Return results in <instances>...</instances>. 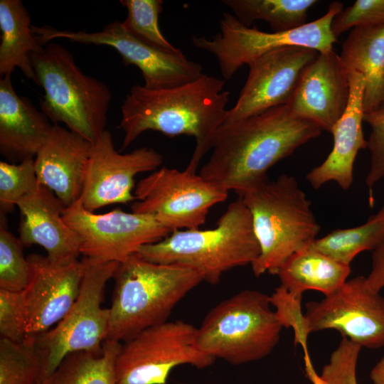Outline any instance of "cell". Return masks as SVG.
Segmentation results:
<instances>
[{"instance_id":"obj_21","label":"cell","mask_w":384,"mask_h":384,"mask_svg":"<svg viewBox=\"0 0 384 384\" xmlns=\"http://www.w3.org/2000/svg\"><path fill=\"white\" fill-rule=\"evenodd\" d=\"M350 97L346 110L334 127L331 151L319 166L306 174V180L314 189L329 181L336 182L347 191L353 181V164L361 149L367 148L363 132V98L365 78L358 72H350Z\"/></svg>"},{"instance_id":"obj_35","label":"cell","mask_w":384,"mask_h":384,"mask_svg":"<svg viewBox=\"0 0 384 384\" xmlns=\"http://www.w3.org/2000/svg\"><path fill=\"white\" fill-rule=\"evenodd\" d=\"M1 338L23 343L27 338L26 314L22 292L0 289Z\"/></svg>"},{"instance_id":"obj_17","label":"cell","mask_w":384,"mask_h":384,"mask_svg":"<svg viewBox=\"0 0 384 384\" xmlns=\"http://www.w3.org/2000/svg\"><path fill=\"white\" fill-rule=\"evenodd\" d=\"M31 276L22 291L26 314L27 336L36 337L50 329L68 313L77 299L84 266L78 259L53 262L46 256H27Z\"/></svg>"},{"instance_id":"obj_20","label":"cell","mask_w":384,"mask_h":384,"mask_svg":"<svg viewBox=\"0 0 384 384\" xmlns=\"http://www.w3.org/2000/svg\"><path fill=\"white\" fill-rule=\"evenodd\" d=\"M91 146L78 134L53 124L34 159L39 183L51 190L65 207L80 197Z\"/></svg>"},{"instance_id":"obj_28","label":"cell","mask_w":384,"mask_h":384,"mask_svg":"<svg viewBox=\"0 0 384 384\" xmlns=\"http://www.w3.org/2000/svg\"><path fill=\"white\" fill-rule=\"evenodd\" d=\"M384 240V206L356 227L337 229L316 238L311 246L332 259L350 265L361 252L373 251Z\"/></svg>"},{"instance_id":"obj_11","label":"cell","mask_w":384,"mask_h":384,"mask_svg":"<svg viewBox=\"0 0 384 384\" xmlns=\"http://www.w3.org/2000/svg\"><path fill=\"white\" fill-rule=\"evenodd\" d=\"M228 192L199 174L163 166L139 181L132 212L154 216L171 233L199 229L210 208L225 201Z\"/></svg>"},{"instance_id":"obj_24","label":"cell","mask_w":384,"mask_h":384,"mask_svg":"<svg viewBox=\"0 0 384 384\" xmlns=\"http://www.w3.org/2000/svg\"><path fill=\"white\" fill-rule=\"evenodd\" d=\"M350 265L339 262L314 248L311 245L290 255L279 267L280 286L292 295L302 298L307 290L329 295L346 281Z\"/></svg>"},{"instance_id":"obj_4","label":"cell","mask_w":384,"mask_h":384,"mask_svg":"<svg viewBox=\"0 0 384 384\" xmlns=\"http://www.w3.org/2000/svg\"><path fill=\"white\" fill-rule=\"evenodd\" d=\"M251 213L240 197L230 203L209 230H179L142 246L137 254L149 262L176 265L198 272L216 284L225 272L252 265L260 255Z\"/></svg>"},{"instance_id":"obj_34","label":"cell","mask_w":384,"mask_h":384,"mask_svg":"<svg viewBox=\"0 0 384 384\" xmlns=\"http://www.w3.org/2000/svg\"><path fill=\"white\" fill-rule=\"evenodd\" d=\"M362 347L342 337L319 375L324 384H358L356 367Z\"/></svg>"},{"instance_id":"obj_32","label":"cell","mask_w":384,"mask_h":384,"mask_svg":"<svg viewBox=\"0 0 384 384\" xmlns=\"http://www.w3.org/2000/svg\"><path fill=\"white\" fill-rule=\"evenodd\" d=\"M40 185L36 173L34 159H27L18 164L1 161V213L11 211L20 199L35 191Z\"/></svg>"},{"instance_id":"obj_37","label":"cell","mask_w":384,"mask_h":384,"mask_svg":"<svg viewBox=\"0 0 384 384\" xmlns=\"http://www.w3.org/2000/svg\"><path fill=\"white\" fill-rule=\"evenodd\" d=\"M363 122L371 128L367 139L370 165L366 178V186L371 188L384 178V105L375 111L364 113Z\"/></svg>"},{"instance_id":"obj_10","label":"cell","mask_w":384,"mask_h":384,"mask_svg":"<svg viewBox=\"0 0 384 384\" xmlns=\"http://www.w3.org/2000/svg\"><path fill=\"white\" fill-rule=\"evenodd\" d=\"M215 361L199 348L197 328L181 320L167 321L122 343L115 362L116 384H166L178 366L202 369Z\"/></svg>"},{"instance_id":"obj_7","label":"cell","mask_w":384,"mask_h":384,"mask_svg":"<svg viewBox=\"0 0 384 384\" xmlns=\"http://www.w3.org/2000/svg\"><path fill=\"white\" fill-rule=\"evenodd\" d=\"M283 326L270 296L244 289L212 308L197 328L199 348L232 365L260 360L272 353Z\"/></svg>"},{"instance_id":"obj_5","label":"cell","mask_w":384,"mask_h":384,"mask_svg":"<svg viewBox=\"0 0 384 384\" xmlns=\"http://www.w3.org/2000/svg\"><path fill=\"white\" fill-rule=\"evenodd\" d=\"M238 196L251 213L260 245V255L251 265L256 277L277 274L290 255L317 238L320 227L311 201L292 176L268 178Z\"/></svg>"},{"instance_id":"obj_19","label":"cell","mask_w":384,"mask_h":384,"mask_svg":"<svg viewBox=\"0 0 384 384\" xmlns=\"http://www.w3.org/2000/svg\"><path fill=\"white\" fill-rule=\"evenodd\" d=\"M16 206L21 214L18 233L23 245L42 246L53 262L78 259L80 238L63 220L66 207L51 190L40 185Z\"/></svg>"},{"instance_id":"obj_39","label":"cell","mask_w":384,"mask_h":384,"mask_svg":"<svg viewBox=\"0 0 384 384\" xmlns=\"http://www.w3.org/2000/svg\"><path fill=\"white\" fill-rule=\"evenodd\" d=\"M304 362L306 376L311 383L312 384H324L320 375L315 370L309 352L304 353Z\"/></svg>"},{"instance_id":"obj_8","label":"cell","mask_w":384,"mask_h":384,"mask_svg":"<svg viewBox=\"0 0 384 384\" xmlns=\"http://www.w3.org/2000/svg\"><path fill=\"white\" fill-rule=\"evenodd\" d=\"M79 295L55 326L34 337L41 361L39 383L48 378L71 353H100L106 340L110 311L101 306L105 285L113 277L119 262L84 257Z\"/></svg>"},{"instance_id":"obj_27","label":"cell","mask_w":384,"mask_h":384,"mask_svg":"<svg viewBox=\"0 0 384 384\" xmlns=\"http://www.w3.org/2000/svg\"><path fill=\"white\" fill-rule=\"evenodd\" d=\"M233 14L246 26L267 22L272 31L282 32L306 23L307 13L316 0H223Z\"/></svg>"},{"instance_id":"obj_13","label":"cell","mask_w":384,"mask_h":384,"mask_svg":"<svg viewBox=\"0 0 384 384\" xmlns=\"http://www.w3.org/2000/svg\"><path fill=\"white\" fill-rule=\"evenodd\" d=\"M63 218L80 238L81 254L104 262H121L171 233L153 215L119 208L95 213L86 210L80 198L65 208Z\"/></svg>"},{"instance_id":"obj_38","label":"cell","mask_w":384,"mask_h":384,"mask_svg":"<svg viewBox=\"0 0 384 384\" xmlns=\"http://www.w3.org/2000/svg\"><path fill=\"white\" fill-rule=\"evenodd\" d=\"M366 280L374 292H380L384 288V240L373 251L371 270Z\"/></svg>"},{"instance_id":"obj_29","label":"cell","mask_w":384,"mask_h":384,"mask_svg":"<svg viewBox=\"0 0 384 384\" xmlns=\"http://www.w3.org/2000/svg\"><path fill=\"white\" fill-rule=\"evenodd\" d=\"M41 361L34 337L23 343L0 340V384H36Z\"/></svg>"},{"instance_id":"obj_40","label":"cell","mask_w":384,"mask_h":384,"mask_svg":"<svg viewBox=\"0 0 384 384\" xmlns=\"http://www.w3.org/2000/svg\"><path fill=\"white\" fill-rule=\"evenodd\" d=\"M369 376L373 384H384V356L372 368Z\"/></svg>"},{"instance_id":"obj_26","label":"cell","mask_w":384,"mask_h":384,"mask_svg":"<svg viewBox=\"0 0 384 384\" xmlns=\"http://www.w3.org/2000/svg\"><path fill=\"white\" fill-rule=\"evenodd\" d=\"M121 346V342L105 340L100 353H71L36 384H116L115 362Z\"/></svg>"},{"instance_id":"obj_36","label":"cell","mask_w":384,"mask_h":384,"mask_svg":"<svg viewBox=\"0 0 384 384\" xmlns=\"http://www.w3.org/2000/svg\"><path fill=\"white\" fill-rule=\"evenodd\" d=\"M373 24H384V0L356 1L336 15L331 23V31L337 38L351 28Z\"/></svg>"},{"instance_id":"obj_33","label":"cell","mask_w":384,"mask_h":384,"mask_svg":"<svg viewBox=\"0 0 384 384\" xmlns=\"http://www.w3.org/2000/svg\"><path fill=\"white\" fill-rule=\"evenodd\" d=\"M270 300L282 326L292 329L294 345L299 344L303 352L309 351L307 341L311 332L302 310V298L294 297L279 285L270 296Z\"/></svg>"},{"instance_id":"obj_31","label":"cell","mask_w":384,"mask_h":384,"mask_svg":"<svg viewBox=\"0 0 384 384\" xmlns=\"http://www.w3.org/2000/svg\"><path fill=\"white\" fill-rule=\"evenodd\" d=\"M4 220L0 226V289L22 292L30 279V265L23 254L24 245L6 229Z\"/></svg>"},{"instance_id":"obj_16","label":"cell","mask_w":384,"mask_h":384,"mask_svg":"<svg viewBox=\"0 0 384 384\" xmlns=\"http://www.w3.org/2000/svg\"><path fill=\"white\" fill-rule=\"evenodd\" d=\"M163 156L154 149L141 147L126 154L114 149L112 134L104 131L92 144L80 200L90 211L114 203L136 200L132 190L134 177L154 171Z\"/></svg>"},{"instance_id":"obj_3","label":"cell","mask_w":384,"mask_h":384,"mask_svg":"<svg viewBox=\"0 0 384 384\" xmlns=\"http://www.w3.org/2000/svg\"><path fill=\"white\" fill-rule=\"evenodd\" d=\"M112 278L106 340L119 342L167 321L174 307L203 281L192 269L151 262L137 253L119 262Z\"/></svg>"},{"instance_id":"obj_9","label":"cell","mask_w":384,"mask_h":384,"mask_svg":"<svg viewBox=\"0 0 384 384\" xmlns=\"http://www.w3.org/2000/svg\"><path fill=\"white\" fill-rule=\"evenodd\" d=\"M342 9V3L334 1L321 17L282 32H265L250 28L233 14L224 13L220 20V33L210 38L192 36V41L196 47L215 57L222 76L230 80L242 65L277 48L301 46L319 53L333 50L337 38L331 31V23Z\"/></svg>"},{"instance_id":"obj_12","label":"cell","mask_w":384,"mask_h":384,"mask_svg":"<svg viewBox=\"0 0 384 384\" xmlns=\"http://www.w3.org/2000/svg\"><path fill=\"white\" fill-rule=\"evenodd\" d=\"M32 26L42 46L55 38H65L73 43L112 47L119 53L124 65H134L140 70L144 86L149 89L176 87L203 75L201 65L188 60L179 48L166 50L153 46L128 32L119 21L95 32L60 31L48 26Z\"/></svg>"},{"instance_id":"obj_6","label":"cell","mask_w":384,"mask_h":384,"mask_svg":"<svg viewBox=\"0 0 384 384\" xmlns=\"http://www.w3.org/2000/svg\"><path fill=\"white\" fill-rule=\"evenodd\" d=\"M37 84L44 90L41 112L53 124L66 128L92 144L106 130L112 93L104 82L85 74L72 53L50 42L31 55Z\"/></svg>"},{"instance_id":"obj_25","label":"cell","mask_w":384,"mask_h":384,"mask_svg":"<svg viewBox=\"0 0 384 384\" xmlns=\"http://www.w3.org/2000/svg\"><path fill=\"white\" fill-rule=\"evenodd\" d=\"M31 17L20 0L0 1V75L11 76L15 68L37 84L31 55L43 50L33 32Z\"/></svg>"},{"instance_id":"obj_14","label":"cell","mask_w":384,"mask_h":384,"mask_svg":"<svg viewBox=\"0 0 384 384\" xmlns=\"http://www.w3.org/2000/svg\"><path fill=\"white\" fill-rule=\"evenodd\" d=\"M310 332L333 329L362 348L384 347V297L371 290L366 277L347 280L320 301L306 304Z\"/></svg>"},{"instance_id":"obj_1","label":"cell","mask_w":384,"mask_h":384,"mask_svg":"<svg viewBox=\"0 0 384 384\" xmlns=\"http://www.w3.org/2000/svg\"><path fill=\"white\" fill-rule=\"evenodd\" d=\"M321 131L313 122L295 117L287 105L223 124L199 174L240 196L267 180V173L272 166Z\"/></svg>"},{"instance_id":"obj_15","label":"cell","mask_w":384,"mask_h":384,"mask_svg":"<svg viewBox=\"0 0 384 384\" xmlns=\"http://www.w3.org/2000/svg\"><path fill=\"white\" fill-rule=\"evenodd\" d=\"M319 52L301 46L269 51L247 65L249 73L235 105L224 124H233L287 105Z\"/></svg>"},{"instance_id":"obj_22","label":"cell","mask_w":384,"mask_h":384,"mask_svg":"<svg viewBox=\"0 0 384 384\" xmlns=\"http://www.w3.org/2000/svg\"><path fill=\"white\" fill-rule=\"evenodd\" d=\"M49 119L16 92L11 76L0 78V151L11 162L34 159L51 131Z\"/></svg>"},{"instance_id":"obj_18","label":"cell","mask_w":384,"mask_h":384,"mask_svg":"<svg viewBox=\"0 0 384 384\" xmlns=\"http://www.w3.org/2000/svg\"><path fill=\"white\" fill-rule=\"evenodd\" d=\"M350 72L333 50L319 53L287 104L297 117L331 133L348 107Z\"/></svg>"},{"instance_id":"obj_23","label":"cell","mask_w":384,"mask_h":384,"mask_svg":"<svg viewBox=\"0 0 384 384\" xmlns=\"http://www.w3.org/2000/svg\"><path fill=\"white\" fill-rule=\"evenodd\" d=\"M349 72L365 78L364 113L384 105V24L354 27L342 45L339 55Z\"/></svg>"},{"instance_id":"obj_2","label":"cell","mask_w":384,"mask_h":384,"mask_svg":"<svg viewBox=\"0 0 384 384\" xmlns=\"http://www.w3.org/2000/svg\"><path fill=\"white\" fill-rule=\"evenodd\" d=\"M225 83L223 79L203 74L172 88L132 86L121 107L119 127L124 132L121 150L149 130L168 137L193 136L196 146L186 169L196 173L227 118L230 92L223 90Z\"/></svg>"},{"instance_id":"obj_30","label":"cell","mask_w":384,"mask_h":384,"mask_svg":"<svg viewBox=\"0 0 384 384\" xmlns=\"http://www.w3.org/2000/svg\"><path fill=\"white\" fill-rule=\"evenodd\" d=\"M127 14L122 21L124 28L142 41L166 50H176L164 36L159 26L163 11L161 0H121Z\"/></svg>"}]
</instances>
